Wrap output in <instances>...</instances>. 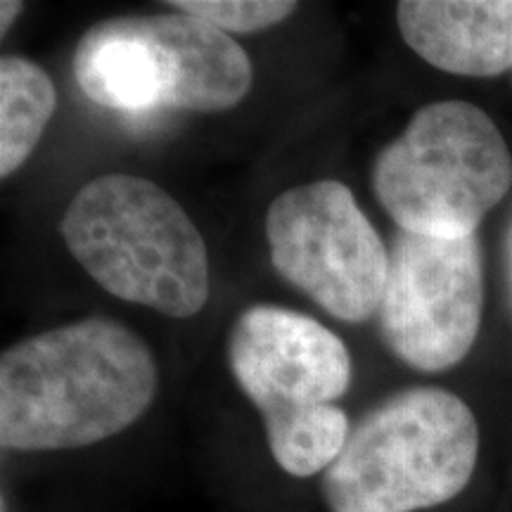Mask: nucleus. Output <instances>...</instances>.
<instances>
[{
    "mask_svg": "<svg viewBox=\"0 0 512 512\" xmlns=\"http://www.w3.org/2000/svg\"><path fill=\"white\" fill-rule=\"evenodd\" d=\"M373 192L399 230L470 238L512 185V155L494 119L465 100L420 107L375 157Z\"/></svg>",
    "mask_w": 512,
    "mask_h": 512,
    "instance_id": "obj_6",
    "label": "nucleus"
},
{
    "mask_svg": "<svg viewBox=\"0 0 512 512\" xmlns=\"http://www.w3.org/2000/svg\"><path fill=\"white\" fill-rule=\"evenodd\" d=\"M505 266H508V285H510V299H512V223L508 230V240H505Z\"/></svg>",
    "mask_w": 512,
    "mask_h": 512,
    "instance_id": "obj_13",
    "label": "nucleus"
},
{
    "mask_svg": "<svg viewBox=\"0 0 512 512\" xmlns=\"http://www.w3.org/2000/svg\"><path fill=\"white\" fill-rule=\"evenodd\" d=\"M62 238L83 271L124 302L171 318H190L207 304L200 230L147 178L110 174L83 185L62 216Z\"/></svg>",
    "mask_w": 512,
    "mask_h": 512,
    "instance_id": "obj_2",
    "label": "nucleus"
},
{
    "mask_svg": "<svg viewBox=\"0 0 512 512\" xmlns=\"http://www.w3.org/2000/svg\"><path fill=\"white\" fill-rule=\"evenodd\" d=\"M484 311L477 235L425 238L396 230L377 311L389 351L420 373L458 366L475 347Z\"/></svg>",
    "mask_w": 512,
    "mask_h": 512,
    "instance_id": "obj_8",
    "label": "nucleus"
},
{
    "mask_svg": "<svg viewBox=\"0 0 512 512\" xmlns=\"http://www.w3.org/2000/svg\"><path fill=\"white\" fill-rule=\"evenodd\" d=\"M266 238L275 271L320 309L344 323L377 316L389 252L347 185L316 181L280 192Z\"/></svg>",
    "mask_w": 512,
    "mask_h": 512,
    "instance_id": "obj_7",
    "label": "nucleus"
},
{
    "mask_svg": "<svg viewBox=\"0 0 512 512\" xmlns=\"http://www.w3.org/2000/svg\"><path fill=\"white\" fill-rule=\"evenodd\" d=\"M57 105L50 76L27 57L0 60V176L8 178L41 143Z\"/></svg>",
    "mask_w": 512,
    "mask_h": 512,
    "instance_id": "obj_10",
    "label": "nucleus"
},
{
    "mask_svg": "<svg viewBox=\"0 0 512 512\" xmlns=\"http://www.w3.org/2000/svg\"><path fill=\"white\" fill-rule=\"evenodd\" d=\"M155 356L112 318H83L5 349L0 358V444L64 451L128 430L155 401Z\"/></svg>",
    "mask_w": 512,
    "mask_h": 512,
    "instance_id": "obj_1",
    "label": "nucleus"
},
{
    "mask_svg": "<svg viewBox=\"0 0 512 512\" xmlns=\"http://www.w3.org/2000/svg\"><path fill=\"white\" fill-rule=\"evenodd\" d=\"M228 363L261 413L275 463L294 477L328 470L351 432L335 406L351 384L347 344L304 313L252 306L230 330Z\"/></svg>",
    "mask_w": 512,
    "mask_h": 512,
    "instance_id": "obj_3",
    "label": "nucleus"
},
{
    "mask_svg": "<svg viewBox=\"0 0 512 512\" xmlns=\"http://www.w3.org/2000/svg\"><path fill=\"white\" fill-rule=\"evenodd\" d=\"M406 46L441 72L498 76L512 69V0H403Z\"/></svg>",
    "mask_w": 512,
    "mask_h": 512,
    "instance_id": "obj_9",
    "label": "nucleus"
},
{
    "mask_svg": "<svg viewBox=\"0 0 512 512\" xmlns=\"http://www.w3.org/2000/svg\"><path fill=\"white\" fill-rule=\"evenodd\" d=\"M24 5L22 3H15V0H3V5H0V17H3V22H0V34H8V29L12 27V22H15V17L22 12Z\"/></svg>",
    "mask_w": 512,
    "mask_h": 512,
    "instance_id": "obj_12",
    "label": "nucleus"
},
{
    "mask_svg": "<svg viewBox=\"0 0 512 512\" xmlns=\"http://www.w3.org/2000/svg\"><path fill=\"white\" fill-rule=\"evenodd\" d=\"M86 98L119 112H226L252 88V62L223 31L183 12L93 24L74 50Z\"/></svg>",
    "mask_w": 512,
    "mask_h": 512,
    "instance_id": "obj_5",
    "label": "nucleus"
},
{
    "mask_svg": "<svg viewBox=\"0 0 512 512\" xmlns=\"http://www.w3.org/2000/svg\"><path fill=\"white\" fill-rule=\"evenodd\" d=\"M169 8L223 34H252L285 22L297 10L292 0H171Z\"/></svg>",
    "mask_w": 512,
    "mask_h": 512,
    "instance_id": "obj_11",
    "label": "nucleus"
},
{
    "mask_svg": "<svg viewBox=\"0 0 512 512\" xmlns=\"http://www.w3.org/2000/svg\"><path fill=\"white\" fill-rule=\"evenodd\" d=\"M479 458V425L441 387L401 389L351 427L323 472L330 512H415L463 494Z\"/></svg>",
    "mask_w": 512,
    "mask_h": 512,
    "instance_id": "obj_4",
    "label": "nucleus"
}]
</instances>
